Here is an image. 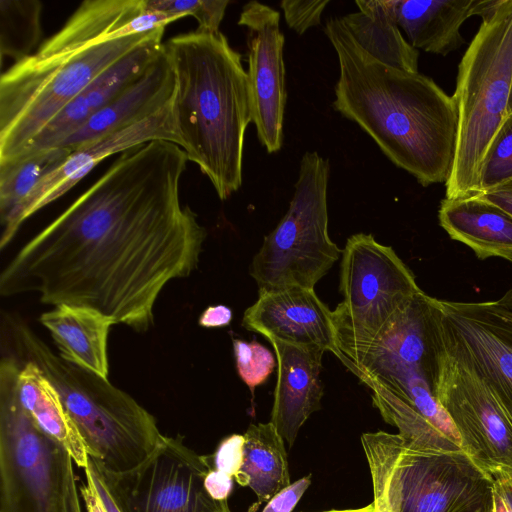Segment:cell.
Segmentation results:
<instances>
[{
  "instance_id": "cell-1",
  "label": "cell",
  "mask_w": 512,
  "mask_h": 512,
  "mask_svg": "<svg viewBox=\"0 0 512 512\" xmlns=\"http://www.w3.org/2000/svg\"><path fill=\"white\" fill-rule=\"evenodd\" d=\"M185 151L156 140L120 154L0 274V294L95 309L136 332L171 280L198 266L206 229L180 201Z\"/></svg>"
},
{
  "instance_id": "cell-2",
  "label": "cell",
  "mask_w": 512,
  "mask_h": 512,
  "mask_svg": "<svg viewBox=\"0 0 512 512\" xmlns=\"http://www.w3.org/2000/svg\"><path fill=\"white\" fill-rule=\"evenodd\" d=\"M173 15L146 0H85L63 27L0 77V164L26 145L92 81L142 44L163 37Z\"/></svg>"
},
{
  "instance_id": "cell-3",
  "label": "cell",
  "mask_w": 512,
  "mask_h": 512,
  "mask_svg": "<svg viewBox=\"0 0 512 512\" xmlns=\"http://www.w3.org/2000/svg\"><path fill=\"white\" fill-rule=\"evenodd\" d=\"M324 33L339 64L333 108L423 187L446 183L458 137L452 96L430 77L388 66L368 54L340 17L329 18Z\"/></svg>"
},
{
  "instance_id": "cell-4",
  "label": "cell",
  "mask_w": 512,
  "mask_h": 512,
  "mask_svg": "<svg viewBox=\"0 0 512 512\" xmlns=\"http://www.w3.org/2000/svg\"><path fill=\"white\" fill-rule=\"evenodd\" d=\"M164 48L176 76L173 107L182 149L226 200L242 185L245 132L252 122L242 55L220 31L179 34Z\"/></svg>"
},
{
  "instance_id": "cell-5",
  "label": "cell",
  "mask_w": 512,
  "mask_h": 512,
  "mask_svg": "<svg viewBox=\"0 0 512 512\" xmlns=\"http://www.w3.org/2000/svg\"><path fill=\"white\" fill-rule=\"evenodd\" d=\"M7 352L35 363L58 391L88 455L108 471L125 474L141 465L163 434L155 417L125 391L56 355L23 320L6 315Z\"/></svg>"
},
{
  "instance_id": "cell-6",
  "label": "cell",
  "mask_w": 512,
  "mask_h": 512,
  "mask_svg": "<svg viewBox=\"0 0 512 512\" xmlns=\"http://www.w3.org/2000/svg\"><path fill=\"white\" fill-rule=\"evenodd\" d=\"M512 84V0H501L482 23L459 66L452 98L458 137L445 198L478 195L486 153L509 115Z\"/></svg>"
},
{
  "instance_id": "cell-7",
  "label": "cell",
  "mask_w": 512,
  "mask_h": 512,
  "mask_svg": "<svg viewBox=\"0 0 512 512\" xmlns=\"http://www.w3.org/2000/svg\"><path fill=\"white\" fill-rule=\"evenodd\" d=\"M329 176L328 159L317 151L303 154L288 210L264 237L250 265L259 291L289 286L314 289L339 259L342 250L328 233Z\"/></svg>"
},
{
  "instance_id": "cell-8",
  "label": "cell",
  "mask_w": 512,
  "mask_h": 512,
  "mask_svg": "<svg viewBox=\"0 0 512 512\" xmlns=\"http://www.w3.org/2000/svg\"><path fill=\"white\" fill-rule=\"evenodd\" d=\"M420 291L413 272L391 246L371 234L350 236L341 258L343 301L332 311L333 354L349 357L370 345Z\"/></svg>"
},
{
  "instance_id": "cell-9",
  "label": "cell",
  "mask_w": 512,
  "mask_h": 512,
  "mask_svg": "<svg viewBox=\"0 0 512 512\" xmlns=\"http://www.w3.org/2000/svg\"><path fill=\"white\" fill-rule=\"evenodd\" d=\"M18 360L0 362V512H61L67 450L44 434L17 393Z\"/></svg>"
},
{
  "instance_id": "cell-10",
  "label": "cell",
  "mask_w": 512,
  "mask_h": 512,
  "mask_svg": "<svg viewBox=\"0 0 512 512\" xmlns=\"http://www.w3.org/2000/svg\"><path fill=\"white\" fill-rule=\"evenodd\" d=\"M432 331V330H431ZM433 342V394L456 427L461 448L490 478L512 471V412L480 376Z\"/></svg>"
},
{
  "instance_id": "cell-11",
  "label": "cell",
  "mask_w": 512,
  "mask_h": 512,
  "mask_svg": "<svg viewBox=\"0 0 512 512\" xmlns=\"http://www.w3.org/2000/svg\"><path fill=\"white\" fill-rule=\"evenodd\" d=\"M435 344L485 380L512 412V290L495 301L430 296Z\"/></svg>"
},
{
  "instance_id": "cell-12",
  "label": "cell",
  "mask_w": 512,
  "mask_h": 512,
  "mask_svg": "<svg viewBox=\"0 0 512 512\" xmlns=\"http://www.w3.org/2000/svg\"><path fill=\"white\" fill-rule=\"evenodd\" d=\"M183 439L163 435L152 454L128 473L106 469L124 512H232L228 500H215L205 489L212 455L196 453Z\"/></svg>"
},
{
  "instance_id": "cell-13",
  "label": "cell",
  "mask_w": 512,
  "mask_h": 512,
  "mask_svg": "<svg viewBox=\"0 0 512 512\" xmlns=\"http://www.w3.org/2000/svg\"><path fill=\"white\" fill-rule=\"evenodd\" d=\"M391 495L396 512H493V479L462 449L404 445Z\"/></svg>"
},
{
  "instance_id": "cell-14",
  "label": "cell",
  "mask_w": 512,
  "mask_h": 512,
  "mask_svg": "<svg viewBox=\"0 0 512 512\" xmlns=\"http://www.w3.org/2000/svg\"><path fill=\"white\" fill-rule=\"evenodd\" d=\"M238 25L247 30L252 122L260 144L268 153H276L283 145L287 101L280 13L261 2L250 1L242 7Z\"/></svg>"
},
{
  "instance_id": "cell-15",
  "label": "cell",
  "mask_w": 512,
  "mask_h": 512,
  "mask_svg": "<svg viewBox=\"0 0 512 512\" xmlns=\"http://www.w3.org/2000/svg\"><path fill=\"white\" fill-rule=\"evenodd\" d=\"M156 140L172 142L183 147L173 100L142 122L73 151L58 168L39 182L1 225L0 248L4 249L12 241L28 218L64 195L105 158Z\"/></svg>"
},
{
  "instance_id": "cell-16",
  "label": "cell",
  "mask_w": 512,
  "mask_h": 512,
  "mask_svg": "<svg viewBox=\"0 0 512 512\" xmlns=\"http://www.w3.org/2000/svg\"><path fill=\"white\" fill-rule=\"evenodd\" d=\"M242 326L268 340L335 350L332 311L314 289L289 286L258 291L257 301L246 309Z\"/></svg>"
},
{
  "instance_id": "cell-17",
  "label": "cell",
  "mask_w": 512,
  "mask_h": 512,
  "mask_svg": "<svg viewBox=\"0 0 512 512\" xmlns=\"http://www.w3.org/2000/svg\"><path fill=\"white\" fill-rule=\"evenodd\" d=\"M176 76L163 50L143 74L57 146L76 151L156 114L174 97Z\"/></svg>"
},
{
  "instance_id": "cell-18",
  "label": "cell",
  "mask_w": 512,
  "mask_h": 512,
  "mask_svg": "<svg viewBox=\"0 0 512 512\" xmlns=\"http://www.w3.org/2000/svg\"><path fill=\"white\" fill-rule=\"evenodd\" d=\"M272 344L278 377L270 422L292 447L300 428L321 408L323 387L320 378L325 350L277 340Z\"/></svg>"
},
{
  "instance_id": "cell-19",
  "label": "cell",
  "mask_w": 512,
  "mask_h": 512,
  "mask_svg": "<svg viewBox=\"0 0 512 512\" xmlns=\"http://www.w3.org/2000/svg\"><path fill=\"white\" fill-rule=\"evenodd\" d=\"M162 38L158 37L142 44L99 75L49 122L15 159L57 146L74 133L143 74L163 50Z\"/></svg>"
},
{
  "instance_id": "cell-20",
  "label": "cell",
  "mask_w": 512,
  "mask_h": 512,
  "mask_svg": "<svg viewBox=\"0 0 512 512\" xmlns=\"http://www.w3.org/2000/svg\"><path fill=\"white\" fill-rule=\"evenodd\" d=\"M390 14L416 50L447 55L465 44L462 24L491 14L501 0H385Z\"/></svg>"
},
{
  "instance_id": "cell-21",
  "label": "cell",
  "mask_w": 512,
  "mask_h": 512,
  "mask_svg": "<svg viewBox=\"0 0 512 512\" xmlns=\"http://www.w3.org/2000/svg\"><path fill=\"white\" fill-rule=\"evenodd\" d=\"M39 321L50 332L63 360L107 379V338L115 324L111 317L92 308L60 304L42 313Z\"/></svg>"
},
{
  "instance_id": "cell-22",
  "label": "cell",
  "mask_w": 512,
  "mask_h": 512,
  "mask_svg": "<svg viewBox=\"0 0 512 512\" xmlns=\"http://www.w3.org/2000/svg\"><path fill=\"white\" fill-rule=\"evenodd\" d=\"M438 219L451 239L471 248L484 260L512 262V216L479 195L441 201Z\"/></svg>"
},
{
  "instance_id": "cell-23",
  "label": "cell",
  "mask_w": 512,
  "mask_h": 512,
  "mask_svg": "<svg viewBox=\"0 0 512 512\" xmlns=\"http://www.w3.org/2000/svg\"><path fill=\"white\" fill-rule=\"evenodd\" d=\"M16 359L20 364L17 393L22 407L44 434L62 445L73 462L85 469L89 456L86 446L58 391L35 363Z\"/></svg>"
},
{
  "instance_id": "cell-24",
  "label": "cell",
  "mask_w": 512,
  "mask_h": 512,
  "mask_svg": "<svg viewBox=\"0 0 512 512\" xmlns=\"http://www.w3.org/2000/svg\"><path fill=\"white\" fill-rule=\"evenodd\" d=\"M358 12L342 22L356 42L380 62L411 73L418 72L419 51L406 40L393 20L385 0H356Z\"/></svg>"
},
{
  "instance_id": "cell-25",
  "label": "cell",
  "mask_w": 512,
  "mask_h": 512,
  "mask_svg": "<svg viewBox=\"0 0 512 512\" xmlns=\"http://www.w3.org/2000/svg\"><path fill=\"white\" fill-rule=\"evenodd\" d=\"M243 435V460L234 479L255 493L258 505L267 503L291 484L284 440L270 421L250 424Z\"/></svg>"
},
{
  "instance_id": "cell-26",
  "label": "cell",
  "mask_w": 512,
  "mask_h": 512,
  "mask_svg": "<svg viewBox=\"0 0 512 512\" xmlns=\"http://www.w3.org/2000/svg\"><path fill=\"white\" fill-rule=\"evenodd\" d=\"M72 152L62 146L43 149L0 164V224L5 223L32 190Z\"/></svg>"
},
{
  "instance_id": "cell-27",
  "label": "cell",
  "mask_w": 512,
  "mask_h": 512,
  "mask_svg": "<svg viewBox=\"0 0 512 512\" xmlns=\"http://www.w3.org/2000/svg\"><path fill=\"white\" fill-rule=\"evenodd\" d=\"M369 389L373 405L385 422L398 429L405 446L422 450L461 449L401 399L377 386Z\"/></svg>"
},
{
  "instance_id": "cell-28",
  "label": "cell",
  "mask_w": 512,
  "mask_h": 512,
  "mask_svg": "<svg viewBox=\"0 0 512 512\" xmlns=\"http://www.w3.org/2000/svg\"><path fill=\"white\" fill-rule=\"evenodd\" d=\"M42 3L38 0H0L1 57L21 61L39 44Z\"/></svg>"
},
{
  "instance_id": "cell-29",
  "label": "cell",
  "mask_w": 512,
  "mask_h": 512,
  "mask_svg": "<svg viewBox=\"0 0 512 512\" xmlns=\"http://www.w3.org/2000/svg\"><path fill=\"white\" fill-rule=\"evenodd\" d=\"M361 444L370 469L375 512H396L391 485L404 447L401 436L384 431L369 432L362 434Z\"/></svg>"
},
{
  "instance_id": "cell-30",
  "label": "cell",
  "mask_w": 512,
  "mask_h": 512,
  "mask_svg": "<svg viewBox=\"0 0 512 512\" xmlns=\"http://www.w3.org/2000/svg\"><path fill=\"white\" fill-rule=\"evenodd\" d=\"M226 0H146V6L178 19L191 16L198 23L197 31L217 33L225 16Z\"/></svg>"
},
{
  "instance_id": "cell-31",
  "label": "cell",
  "mask_w": 512,
  "mask_h": 512,
  "mask_svg": "<svg viewBox=\"0 0 512 512\" xmlns=\"http://www.w3.org/2000/svg\"><path fill=\"white\" fill-rule=\"evenodd\" d=\"M512 179V113L498 130L483 161L480 193Z\"/></svg>"
},
{
  "instance_id": "cell-32",
  "label": "cell",
  "mask_w": 512,
  "mask_h": 512,
  "mask_svg": "<svg viewBox=\"0 0 512 512\" xmlns=\"http://www.w3.org/2000/svg\"><path fill=\"white\" fill-rule=\"evenodd\" d=\"M80 495L87 512H124L115 495L108 471L95 458L88 456Z\"/></svg>"
},
{
  "instance_id": "cell-33",
  "label": "cell",
  "mask_w": 512,
  "mask_h": 512,
  "mask_svg": "<svg viewBox=\"0 0 512 512\" xmlns=\"http://www.w3.org/2000/svg\"><path fill=\"white\" fill-rule=\"evenodd\" d=\"M233 349L238 374L242 381L253 391L263 384L275 367L273 353L262 344L240 339L233 340Z\"/></svg>"
},
{
  "instance_id": "cell-34",
  "label": "cell",
  "mask_w": 512,
  "mask_h": 512,
  "mask_svg": "<svg viewBox=\"0 0 512 512\" xmlns=\"http://www.w3.org/2000/svg\"><path fill=\"white\" fill-rule=\"evenodd\" d=\"M329 0H283L280 7L287 25L297 34H304L309 28L321 23V15Z\"/></svg>"
},
{
  "instance_id": "cell-35",
  "label": "cell",
  "mask_w": 512,
  "mask_h": 512,
  "mask_svg": "<svg viewBox=\"0 0 512 512\" xmlns=\"http://www.w3.org/2000/svg\"><path fill=\"white\" fill-rule=\"evenodd\" d=\"M243 445L244 435L232 434L225 437L212 455L214 469L234 478L242 464Z\"/></svg>"
},
{
  "instance_id": "cell-36",
  "label": "cell",
  "mask_w": 512,
  "mask_h": 512,
  "mask_svg": "<svg viewBox=\"0 0 512 512\" xmlns=\"http://www.w3.org/2000/svg\"><path fill=\"white\" fill-rule=\"evenodd\" d=\"M311 484V474L298 479L272 497L262 512H292Z\"/></svg>"
},
{
  "instance_id": "cell-37",
  "label": "cell",
  "mask_w": 512,
  "mask_h": 512,
  "mask_svg": "<svg viewBox=\"0 0 512 512\" xmlns=\"http://www.w3.org/2000/svg\"><path fill=\"white\" fill-rule=\"evenodd\" d=\"M73 464L75 463L73 462L72 457H70L65 471L61 512H82Z\"/></svg>"
},
{
  "instance_id": "cell-38",
  "label": "cell",
  "mask_w": 512,
  "mask_h": 512,
  "mask_svg": "<svg viewBox=\"0 0 512 512\" xmlns=\"http://www.w3.org/2000/svg\"><path fill=\"white\" fill-rule=\"evenodd\" d=\"M233 477L222 471L211 469L204 479V486L215 500H228L233 489Z\"/></svg>"
},
{
  "instance_id": "cell-39",
  "label": "cell",
  "mask_w": 512,
  "mask_h": 512,
  "mask_svg": "<svg viewBox=\"0 0 512 512\" xmlns=\"http://www.w3.org/2000/svg\"><path fill=\"white\" fill-rule=\"evenodd\" d=\"M232 311L225 305L207 307L199 317L198 323L205 328L224 327L230 324Z\"/></svg>"
},
{
  "instance_id": "cell-40",
  "label": "cell",
  "mask_w": 512,
  "mask_h": 512,
  "mask_svg": "<svg viewBox=\"0 0 512 512\" xmlns=\"http://www.w3.org/2000/svg\"><path fill=\"white\" fill-rule=\"evenodd\" d=\"M478 195L499 206L512 216V179Z\"/></svg>"
},
{
  "instance_id": "cell-41",
  "label": "cell",
  "mask_w": 512,
  "mask_h": 512,
  "mask_svg": "<svg viewBox=\"0 0 512 512\" xmlns=\"http://www.w3.org/2000/svg\"><path fill=\"white\" fill-rule=\"evenodd\" d=\"M493 512H512V507L500 489L493 481Z\"/></svg>"
},
{
  "instance_id": "cell-42",
  "label": "cell",
  "mask_w": 512,
  "mask_h": 512,
  "mask_svg": "<svg viewBox=\"0 0 512 512\" xmlns=\"http://www.w3.org/2000/svg\"><path fill=\"white\" fill-rule=\"evenodd\" d=\"M493 481L500 487L512 507V471L500 474Z\"/></svg>"
},
{
  "instance_id": "cell-43",
  "label": "cell",
  "mask_w": 512,
  "mask_h": 512,
  "mask_svg": "<svg viewBox=\"0 0 512 512\" xmlns=\"http://www.w3.org/2000/svg\"><path fill=\"white\" fill-rule=\"evenodd\" d=\"M323 512H375L373 503L359 509L329 510Z\"/></svg>"
},
{
  "instance_id": "cell-44",
  "label": "cell",
  "mask_w": 512,
  "mask_h": 512,
  "mask_svg": "<svg viewBox=\"0 0 512 512\" xmlns=\"http://www.w3.org/2000/svg\"><path fill=\"white\" fill-rule=\"evenodd\" d=\"M508 113H512V84H511V91H510V97H509V103H508Z\"/></svg>"
}]
</instances>
